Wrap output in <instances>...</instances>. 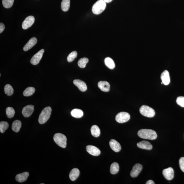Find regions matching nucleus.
Instances as JSON below:
<instances>
[{"label": "nucleus", "mask_w": 184, "mask_h": 184, "mask_svg": "<svg viewBox=\"0 0 184 184\" xmlns=\"http://www.w3.org/2000/svg\"><path fill=\"white\" fill-rule=\"evenodd\" d=\"M138 136L141 138L150 140L157 138V135L155 131L151 129H143L138 131Z\"/></svg>", "instance_id": "f257e3e1"}, {"label": "nucleus", "mask_w": 184, "mask_h": 184, "mask_svg": "<svg viewBox=\"0 0 184 184\" xmlns=\"http://www.w3.org/2000/svg\"><path fill=\"white\" fill-rule=\"evenodd\" d=\"M52 108L50 107H47L44 108L39 115V122L40 124L46 123L49 119L52 112Z\"/></svg>", "instance_id": "f03ea898"}, {"label": "nucleus", "mask_w": 184, "mask_h": 184, "mask_svg": "<svg viewBox=\"0 0 184 184\" xmlns=\"http://www.w3.org/2000/svg\"><path fill=\"white\" fill-rule=\"evenodd\" d=\"M104 0H99L92 7V11L94 14L98 15L101 14L106 8V3Z\"/></svg>", "instance_id": "7ed1b4c3"}, {"label": "nucleus", "mask_w": 184, "mask_h": 184, "mask_svg": "<svg viewBox=\"0 0 184 184\" xmlns=\"http://www.w3.org/2000/svg\"><path fill=\"white\" fill-rule=\"evenodd\" d=\"M54 140L55 143L63 148H65L67 146V138L64 135L61 133H56L54 136Z\"/></svg>", "instance_id": "20e7f679"}, {"label": "nucleus", "mask_w": 184, "mask_h": 184, "mask_svg": "<svg viewBox=\"0 0 184 184\" xmlns=\"http://www.w3.org/2000/svg\"><path fill=\"white\" fill-rule=\"evenodd\" d=\"M140 112L142 115L147 117H153L155 114V111L153 108L144 105L140 107Z\"/></svg>", "instance_id": "39448f33"}, {"label": "nucleus", "mask_w": 184, "mask_h": 184, "mask_svg": "<svg viewBox=\"0 0 184 184\" xmlns=\"http://www.w3.org/2000/svg\"><path fill=\"white\" fill-rule=\"evenodd\" d=\"M130 116L127 112H121L118 114L116 116V121L119 123H125L130 119Z\"/></svg>", "instance_id": "423d86ee"}, {"label": "nucleus", "mask_w": 184, "mask_h": 184, "mask_svg": "<svg viewBox=\"0 0 184 184\" xmlns=\"http://www.w3.org/2000/svg\"><path fill=\"white\" fill-rule=\"evenodd\" d=\"M44 52V50L42 49L35 54L31 59V64L34 65L38 64L42 57Z\"/></svg>", "instance_id": "0eeeda50"}, {"label": "nucleus", "mask_w": 184, "mask_h": 184, "mask_svg": "<svg viewBox=\"0 0 184 184\" xmlns=\"http://www.w3.org/2000/svg\"><path fill=\"white\" fill-rule=\"evenodd\" d=\"M35 21V18L33 16H29L26 18L22 22V27L24 29H27L32 25Z\"/></svg>", "instance_id": "6e6552de"}, {"label": "nucleus", "mask_w": 184, "mask_h": 184, "mask_svg": "<svg viewBox=\"0 0 184 184\" xmlns=\"http://www.w3.org/2000/svg\"><path fill=\"white\" fill-rule=\"evenodd\" d=\"M142 169L141 164H136L133 166L132 169L130 172V175L133 178L136 177L140 174Z\"/></svg>", "instance_id": "1a4fd4ad"}, {"label": "nucleus", "mask_w": 184, "mask_h": 184, "mask_svg": "<svg viewBox=\"0 0 184 184\" xmlns=\"http://www.w3.org/2000/svg\"><path fill=\"white\" fill-rule=\"evenodd\" d=\"M34 110V106L33 105H28L24 107L22 109V113L24 117H29L32 114Z\"/></svg>", "instance_id": "9d476101"}, {"label": "nucleus", "mask_w": 184, "mask_h": 184, "mask_svg": "<svg viewBox=\"0 0 184 184\" xmlns=\"http://www.w3.org/2000/svg\"><path fill=\"white\" fill-rule=\"evenodd\" d=\"M162 173L165 178L168 181H170L174 178V170L170 167L163 170Z\"/></svg>", "instance_id": "9b49d317"}, {"label": "nucleus", "mask_w": 184, "mask_h": 184, "mask_svg": "<svg viewBox=\"0 0 184 184\" xmlns=\"http://www.w3.org/2000/svg\"><path fill=\"white\" fill-rule=\"evenodd\" d=\"M86 151L90 154L97 156L100 154L101 151L99 148L92 145H88L86 147Z\"/></svg>", "instance_id": "f8f14e48"}, {"label": "nucleus", "mask_w": 184, "mask_h": 184, "mask_svg": "<svg viewBox=\"0 0 184 184\" xmlns=\"http://www.w3.org/2000/svg\"><path fill=\"white\" fill-rule=\"evenodd\" d=\"M73 82L80 91L84 92L87 90V86L86 84L82 80H74Z\"/></svg>", "instance_id": "ddd939ff"}, {"label": "nucleus", "mask_w": 184, "mask_h": 184, "mask_svg": "<svg viewBox=\"0 0 184 184\" xmlns=\"http://www.w3.org/2000/svg\"><path fill=\"white\" fill-rule=\"evenodd\" d=\"M109 144L111 148L114 152L118 153L121 151V144L115 140H111Z\"/></svg>", "instance_id": "4468645a"}, {"label": "nucleus", "mask_w": 184, "mask_h": 184, "mask_svg": "<svg viewBox=\"0 0 184 184\" xmlns=\"http://www.w3.org/2000/svg\"><path fill=\"white\" fill-rule=\"evenodd\" d=\"M161 78L163 84L165 85H168L170 83V79L169 73L167 70H165L162 73Z\"/></svg>", "instance_id": "2eb2a0df"}, {"label": "nucleus", "mask_w": 184, "mask_h": 184, "mask_svg": "<svg viewBox=\"0 0 184 184\" xmlns=\"http://www.w3.org/2000/svg\"><path fill=\"white\" fill-rule=\"evenodd\" d=\"M37 42V40L36 37H33L32 38L30 39L25 46L23 48V50L24 51H27L32 48L33 46H34L36 44Z\"/></svg>", "instance_id": "dca6fc26"}, {"label": "nucleus", "mask_w": 184, "mask_h": 184, "mask_svg": "<svg viewBox=\"0 0 184 184\" xmlns=\"http://www.w3.org/2000/svg\"><path fill=\"white\" fill-rule=\"evenodd\" d=\"M137 145L138 148L142 149L151 150L153 148V146L151 144L146 141H142L139 142Z\"/></svg>", "instance_id": "f3484780"}, {"label": "nucleus", "mask_w": 184, "mask_h": 184, "mask_svg": "<svg viewBox=\"0 0 184 184\" xmlns=\"http://www.w3.org/2000/svg\"><path fill=\"white\" fill-rule=\"evenodd\" d=\"M98 87L101 90V91L107 92L109 91L110 85L108 82L101 81L98 82Z\"/></svg>", "instance_id": "a211bd4d"}, {"label": "nucleus", "mask_w": 184, "mask_h": 184, "mask_svg": "<svg viewBox=\"0 0 184 184\" xmlns=\"http://www.w3.org/2000/svg\"><path fill=\"white\" fill-rule=\"evenodd\" d=\"M29 176V173L27 172L18 174L16 176V179L19 183H22L27 180Z\"/></svg>", "instance_id": "6ab92c4d"}, {"label": "nucleus", "mask_w": 184, "mask_h": 184, "mask_svg": "<svg viewBox=\"0 0 184 184\" xmlns=\"http://www.w3.org/2000/svg\"><path fill=\"white\" fill-rule=\"evenodd\" d=\"M80 173V170L76 168L73 169L69 174V178L71 181H74L76 180L79 176Z\"/></svg>", "instance_id": "aec40b11"}, {"label": "nucleus", "mask_w": 184, "mask_h": 184, "mask_svg": "<svg viewBox=\"0 0 184 184\" xmlns=\"http://www.w3.org/2000/svg\"><path fill=\"white\" fill-rule=\"evenodd\" d=\"M21 126V122L18 120H16L13 122L12 125V129L14 132H18L20 131Z\"/></svg>", "instance_id": "412c9836"}, {"label": "nucleus", "mask_w": 184, "mask_h": 184, "mask_svg": "<svg viewBox=\"0 0 184 184\" xmlns=\"http://www.w3.org/2000/svg\"><path fill=\"white\" fill-rule=\"evenodd\" d=\"M71 116L72 117L76 118H80L82 117L83 115V111L79 109H74L71 111Z\"/></svg>", "instance_id": "4be33fe9"}, {"label": "nucleus", "mask_w": 184, "mask_h": 184, "mask_svg": "<svg viewBox=\"0 0 184 184\" xmlns=\"http://www.w3.org/2000/svg\"><path fill=\"white\" fill-rule=\"evenodd\" d=\"M91 132L92 136L95 138H97L100 136V129L99 127L96 125H93L91 127Z\"/></svg>", "instance_id": "5701e85b"}, {"label": "nucleus", "mask_w": 184, "mask_h": 184, "mask_svg": "<svg viewBox=\"0 0 184 184\" xmlns=\"http://www.w3.org/2000/svg\"><path fill=\"white\" fill-rule=\"evenodd\" d=\"M119 166L118 163L116 162L112 163L110 167V171L111 174H114L119 172Z\"/></svg>", "instance_id": "b1692460"}, {"label": "nucleus", "mask_w": 184, "mask_h": 184, "mask_svg": "<svg viewBox=\"0 0 184 184\" xmlns=\"http://www.w3.org/2000/svg\"><path fill=\"white\" fill-rule=\"evenodd\" d=\"M106 66L110 69L114 68L115 64L113 60L110 57H107L104 60Z\"/></svg>", "instance_id": "393cba45"}, {"label": "nucleus", "mask_w": 184, "mask_h": 184, "mask_svg": "<svg viewBox=\"0 0 184 184\" xmlns=\"http://www.w3.org/2000/svg\"><path fill=\"white\" fill-rule=\"evenodd\" d=\"M70 7V0H63L61 3L62 10L65 12L68 11Z\"/></svg>", "instance_id": "a878e982"}, {"label": "nucleus", "mask_w": 184, "mask_h": 184, "mask_svg": "<svg viewBox=\"0 0 184 184\" xmlns=\"http://www.w3.org/2000/svg\"><path fill=\"white\" fill-rule=\"evenodd\" d=\"M35 91V89L33 87H29L27 88L23 92L24 96L29 97L32 95Z\"/></svg>", "instance_id": "bb28decb"}, {"label": "nucleus", "mask_w": 184, "mask_h": 184, "mask_svg": "<svg viewBox=\"0 0 184 184\" xmlns=\"http://www.w3.org/2000/svg\"><path fill=\"white\" fill-rule=\"evenodd\" d=\"M5 93L8 96L12 95L14 93V90L10 84H7L4 88Z\"/></svg>", "instance_id": "cd10ccee"}, {"label": "nucleus", "mask_w": 184, "mask_h": 184, "mask_svg": "<svg viewBox=\"0 0 184 184\" xmlns=\"http://www.w3.org/2000/svg\"><path fill=\"white\" fill-rule=\"evenodd\" d=\"M89 60L87 58H83L80 59L78 62V66L80 68H84L85 67L86 64L89 62Z\"/></svg>", "instance_id": "c85d7f7f"}, {"label": "nucleus", "mask_w": 184, "mask_h": 184, "mask_svg": "<svg viewBox=\"0 0 184 184\" xmlns=\"http://www.w3.org/2000/svg\"><path fill=\"white\" fill-rule=\"evenodd\" d=\"M9 127V124L7 122L1 121L0 123V132L1 133L5 132V131L8 129Z\"/></svg>", "instance_id": "c756f323"}, {"label": "nucleus", "mask_w": 184, "mask_h": 184, "mask_svg": "<svg viewBox=\"0 0 184 184\" xmlns=\"http://www.w3.org/2000/svg\"><path fill=\"white\" fill-rule=\"evenodd\" d=\"M6 114L7 117L12 118L14 117L15 114L14 110L11 107H8L6 109Z\"/></svg>", "instance_id": "7c9ffc66"}, {"label": "nucleus", "mask_w": 184, "mask_h": 184, "mask_svg": "<svg viewBox=\"0 0 184 184\" xmlns=\"http://www.w3.org/2000/svg\"><path fill=\"white\" fill-rule=\"evenodd\" d=\"M14 0H2L3 6L5 8H10L14 4Z\"/></svg>", "instance_id": "2f4dec72"}, {"label": "nucleus", "mask_w": 184, "mask_h": 184, "mask_svg": "<svg viewBox=\"0 0 184 184\" xmlns=\"http://www.w3.org/2000/svg\"><path fill=\"white\" fill-rule=\"evenodd\" d=\"M78 53L76 51H73L69 54L67 56V59L68 62L70 63L73 61L77 56Z\"/></svg>", "instance_id": "473e14b6"}, {"label": "nucleus", "mask_w": 184, "mask_h": 184, "mask_svg": "<svg viewBox=\"0 0 184 184\" xmlns=\"http://www.w3.org/2000/svg\"><path fill=\"white\" fill-rule=\"evenodd\" d=\"M176 102L177 104L180 106L184 107V97H178L176 99Z\"/></svg>", "instance_id": "72a5a7b5"}, {"label": "nucleus", "mask_w": 184, "mask_h": 184, "mask_svg": "<svg viewBox=\"0 0 184 184\" xmlns=\"http://www.w3.org/2000/svg\"><path fill=\"white\" fill-rule=\"evenodd\" d=\"M180 168L181 170L184 172V157H181L179 161Z\"/></svg>", "instance_id": "f704fd0d"}, {"label": "nucleus", "mask_w": 184, "mask_h": 184, "mask_svg": "<svg viewBox=\"0 0 184 184\" xmlns=\"http://www.w3.org/2000/svg\"><path fill=\"white\" fill-rule=\"evenodd\" d=\"M5 29V26L4 24L1 22L0 23V33H1Z\"/></svg>", "instance_id": "c9c22d12"}, {"label": "nucleus", "mask_w": 184, "mask_h": 184, "mask_svg": "<svg viewBox=\"0 0 184 184\" xmlns=\"http://www.w3.org/2000/svg\"><path fill=\"white\" fill-rule=\"evenodd\" d=\"M154 182L152 181V180H149L146 182V184H155Z\"/></svg>", "instance_id": "e433bc0d"}, {"label": "nucleus", "mask_w": 184, "mask_h": 184, "mask_svg": "<svg viewBox=\"0 0 184 184\" xmlns=\"http://www.w3.org/2000/svg\"><path fill=\"white\" fill-rule=\"evenodd\" d=\"M104 1L106 2V3H109L111 2L112 0H104Z\"/></svg>", "instance_id": "4c0bfd02"}]
</instances>
